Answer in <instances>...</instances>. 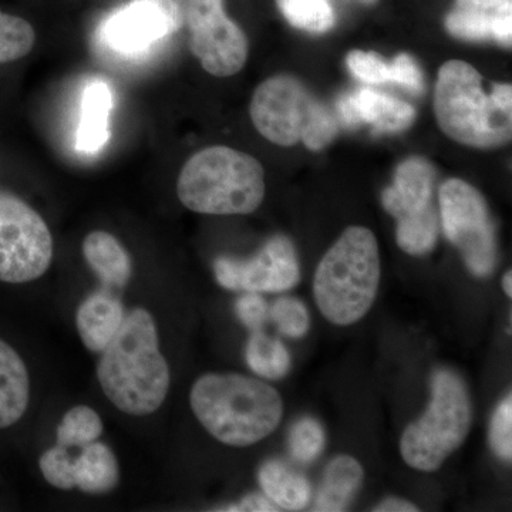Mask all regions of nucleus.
<instances>
[{"label": "nucleus", "instance_id": "obj_1", "mask_svg": "<svg viewBox=\"0 0 512 512\" xmlns=\"http://www.w3.org/2000/svg\"><path fill=\"white\" fill-rule=\"evenodd\" d=\"M97 367L101 389L130 416L157 412L170 389V367L160 352L157 325L146 309L127 313Z\"/></svg>", "mask_w": 512, "mask_h": 512}, {"label": "nucleus", "instance_id": "obj_2", "mask_svg": "<svg viewBox=\"0 0 512 512\" xmlns=\"http://www.w3.org/2000/svg\"><path fill=\"white\" fill-rule=\"evenodd\" d=\"M434 114L444 134L463 146L503 147L512 137V86L483 87V76L464 60L440 67L434 92Z\"/></svg>", "mask_w": 512, "mask_h": 512}, {"label": "nucleus", "instance_id": "obj_3", "mask_svg": "<svg viewBox=\"0 0 512 512\" xmlns=\"http://www.w3.org/2000/svg\"><path fill=\"white\" fill-rule=\"evenodd\" d=\"M191 409L205 430L231 447H249L271 436L284 416L281 394L252 377L210 373L191 389Z\"/></svg>", "mask_w": 512, "mask_h": 512}, {"label": "nucleus", "instance_id": "obj_4", "mask_svg": "<svg viewBox=\"0 0 512 512\" xmlns=\"http://www.w3.org/2000/svg\"><path fill=\"white\" fill-rule=\"evenodd\" d=\"M265 192L262 164L244 151L224 146L195 153L177 181L181 204L198 214H252L264 201Z\"/></svg>", "mask_w": 512, "mask_h": 512}, {"label": "nucleus", "instance_id": "obj_5", "mask_svg": "<svg viewBox=\"0 0 512 512\" xmlns=\"http://www.w3.org/2000/svg\"><path fill=\"white\" fill-rule=\"evenodd\" d=\"M380 274L375 234L365 227H349L316 269L313 295L320 313L333 325L359 322L375 302Z\"/></svg>", "mask_w": 512, "mask_h": 512}, {"label": "nucleus", "instance_id": "obj_6", "mask_svg": "<svg viewBox=\"0 0 512 512\" xmlns=\"http://www.w3.org/2000/svg\"><path fill=\"white\" fill-rule=\"evenodd\" d=\"M249 114L256 131L276 146L303 143L311 151H320L339 133L335 114L288 74H278L256 87Z\"/></svg>", "mask_w": 512, "mask_h": 512}, {"label": "nucleus", "instance_id": "obj_7", "mask_svg": "<svg viewBox=\"0 0 512 512\" xmlns=\"http://www.w3.org/2000/svg\"><path fill=\"white\" fill-rule=\"evenodd\" d=\"M473 421L470 393L454 370L439 369L431 376L427 412L404 430L400 454L414 470L433 473L467 439Z\"/></svg>", "mask_w": 512, "mask_h": 512}, {"label": "nucleus", "instance_id": "obj_8", "mask_svg": "<svg viewBox=\"0 0 512 512\" xmlns=\"http://www.w3.org/2000/svg\"><path fill=\"white\" fill-rule=\"evenodd\" d=\"M437 170L423 157L397 165L393 184L382 194L387 214L397 220L396 241L412 256L430 254L439 239V211L434 205Z\"/></svg>", "mask_w": 512, "mask_h": 512}, {"label": "nucleus", "instance_id": "obj_9", "mask_svg": "<svg viewBox=\"0 0 512 512\" xmlns=\"http://www.w3.org/2000/svg\"><path fill=\"white\" fill-rule=\"evenodd\" d=\"M439 217L448 241L461 252L468 271L487 278L497 266V235L487 202L467 181L450 178L439 190Z\"/></svg>", "mask_w": 512, "mask_h": 512}, {"label": "nucleus", "instance_id": "obj_10", "mask_svg": "<svg viewBox=\"0 0 512 512\" xmlns=\"http://www.w3.org/2000/svg\"><path fill=\"white\" fill-rule=\"evenodd\" d=\"M53 238L45 220L29 204L0 191V281L25 284L46 274Z\"/></svg>", "mask_w": 512, "mask_h": 512}, {"label": "nucleus", "instance_id": "obj_11", "mask_svg": "<svg viewBox=\"0 0 512 512\" xmlns=\"http://www.w3.org/2000/svg\"><path fill=\"white\" fill-rule=\"evenodd\" d=\"M192 55L215 77L235 76L248 60L244 30L229 18L225 0H188L185 23Z\"/></svg>", "mask_w": 512, "mask_h": 512}, {"label": "nucleus", "instance_id": "obj_12", "mask_svg": "<svg viewBox=\"0 0 512 512\" xmlns=\"http://www.w3.org/2000/svg\"><path fill=\"white\" fill-rule=\"evenodd\" d=\"M214 274L229 291L285 292L301 281V266L291 239L275 235L251 259H215Z\"/></svg>", "mask_w": 512, "mask_h": 512}, {"label": "nucleus", "instance_id": "obj_13", "mask_svg": "<svg viewBox=\"0 0 512 512\" xmlns=\"http://www.w3.org/2000/svg\"><path fill=\"white\" fill-rule=\"evenodd\" d=\"M444 25L456 39L511 47L512 0H456Z\"/></svg>", "mask_w": 512, "mask_h": 512}, {"label": "nucleus", "instance_id": "obj_14", "mask_svg": "<svg viewBox=\"0 0 512 512\" xmlns=\"http://www.w3.org/2000/svg\"><path fill=\"white\" fill-rule=\"evenodd\" d=\"M338 109L345 126L369 124L380 133H399L416 120V110L409 103L372 89L346 94L339 100Z\"/></svg>", "mask_w": 512, "mask_h": 512}, {"label": "nucleus", "instance_id": "obj_15", "mask_svg": "<svg viewBox=\"0 0 512 512\" xmlns=\"http://www.w3.org/2000/svg\"><path fill=\"white\" fill-rule=\"evenodd\" d=\"M167 36L163 19L144 0H131L126 8L111 16L106 26L107 42L124 53L140 52Z\"/></svg>", "mask_w": 512, "mask_h": 512}, {"label": "nucleus", "instance_id": "obj_16", "mask_svg": "<svg viewBox=\"0 0 512 512\" xmlns=\"http://www.w3.org/2000/svg\"><path fill=\"white\" fill-rule=\"evenodd\" d=\"M123 303L109 291L94 292L80 303L76 323L80 339L87 349L101 353L126 319Z\"/></svg>", "mask_w": 512, "mask_h": 512}, {"label": "nucleus", "instance_id": "obj_17", "mask_svg": "<svg viewBox=\"0 0 512 512\" xmlns=\"http://www.w3.org/2000/svg\"><path fill=\"white\" fill-rule=\"evenodd\" d=\"M29 373L12 346L0 339V429L22 419L29 404Z\"/></svg>", "mask_w": 512, "mask_h": 512}, {"label": "nucleus", "instance_id": "obj_18", "mask_svg": "<svg viewBox=\"0 0 512 512\" xmlns=\"http://www.w3.org/2000/svg\"><path fill=\"white\" fill-rule=\"evenodd\" d=\"M365 471L356 458L338 456L326 466L316 494L313 511L342 512L348 510L362 487Z\"/></svg>", "mask_w": 512, "mask_h": 512}, {"label": "nucleus", "instance_id": "obj_19", "mask_svg": "<svg viewBox=\"0 0 512 512\" xmlns=\"http://www.w3.org/2000/svg\"><path fill=\"white\" fill-rule=\"evenodd\" d=\"M83 255L107 288H124L130 281V255L109 232L94 231L87 235Z\"/></svg>", "mask_w": 512, "mask_h": 512}, {"label": "nucleus", "instance_id": "obj_20", "mask_svg": "<svg viewBox=\"0 0 512 512\" xmlns=\"http://www.w3.org/2000/svg\"><path fill=\"white\" fill-rule=\"evenodd\" d=\"M258 480L266 497L281 511H302L311 501L309 481L282 461L269 460L262 464Z\"/></svg>", "mask_w": 512, "mask_h": 512}, {"label": "nucleus", "instance_id": "obj_21", "mask_svg": "<svg viewBox=\"0 0 512 512\" xmlns=\"http://www.w3.org/2000/svg\"><path fill=\"white\" fill-rule=\"evenodd\" d=\"M119 480L117 458L110 447L100 441L83 447L82 454L74 460V484L83 493H110L117 487Z\"/></svg>", "mask_w": 512, "mask_h": 512}, {"label": "nucleus", "instance_id": "obj_22", "mask_svg": "<svg viewBox=\"0 0 512 512\" xmlns=\"http://www.w3.org/2000/svg\"><path fill=\"white\" fill-rule=\"evenodd\" d=\"M82 121L77 131V150L99 153L109 141L111 93L104 82H93L84 90Z\"/></svg>", "mask_w": 512, "mask_h": 512}, {"label": "nucleus", "instance_id": "obj_23", "mask_svg": "<svg viewBox=\"0 0 512 512\" xmlns=\"http://www.w3.org/2000/svg\"><path fill=\"white\" fill-rule=\"evenodd\" d=\"M249 369L268 380L284 379L291 370V355L284 343L262 330L252 333L245 348Z\"/></svg>", "mask_w": 512, "mask_h": 512}, {"label": "nucleus", "instance_id": "obj_24", "mask_svg": "<svg viewBox=\"0 0 512 512\" xmlns=\"http://www.w3.org/2000/svg\"><path fill=\"white\" fill-rule=\"evenodd\" d=\"M278 9L293 28L305 32H329L336 23V13L329 0H276Z\"/></svg>", "mask_w": 512, "mask_h": 512}, {"label": "nucleus", "instance_id": "obj_25", "mask_svg": "<svg viewBox=\"0 0 512 512\" xmlns=\"http://www.w3.org/2000/svg\"><path fill=\"white\" fill-rule=\"evenodd\" d=\"M103 421L87 406H76L66 413L57 427V444L62 447H86L99 440Z\"/></svg>", "mask_w": 512, "mask_h": 512}, {"label": "nucleus", "instance_id": "obj_26", "mask_svg": "<svg viewBox=\"0 0 512 512\" xmlns=\"http://www.w3.org/2000/svg\"><path fill=\"white\" fill-rule=\"evenodd\" d=\"M35 43L36 32L32 23L0 9V64L28 56Z\"/></svg>", "mask_w": 512, "mask_h": 512}, {"label": "nucleus", "instance_id": "obj_27", "mask_svg": "<svg viewBox=\"0 0 512 512\" xmlns=\"http://www.w3.org/2000/svg\"><path fill=\"white\" fill-rule=\"evenodd\" d=\"M326 436L322 424L312 417H302L289 430L288 446L292 457L301 463H312L322 454Z\"/></svg>", "mask_w": 512, "mask_h": 512}, {"label": "nucleus", "instance_id": "obj_28", "mask_svg": "<svg viewBox=\"0 0 512 512\" xmlns=\"http://www.w3.org/2000/svg\"><path fill=\"white\" fill-rule=\"evenodd\" d=\"M276 328L288 338L299 339L311 328V315L299 299H278L269 311Z\"/></svg>", "mask_w": 512, "mask_h": 512}, {"label": "nucleus", "instance_id": "obj_29", "mask_svg": "<svg viewBox=\"0 0 512 512\" xmlns=\"http://www.w3.org/2000/svg\"><path fill=\"white\" fill-rule=\"evenodd\" d=\"M40 470L47 483L59 490H72L74 484V460L66 447L59 446L47 450L39 461Z\"/></svg>", "mask_w": 512, "mask_h": 512}, {"label": "nucleus", "instance_id": "obj_30", "mask_svg": "<svg viewBox=\"0 0 512 512\" xmlns=\"http://www.w3.org/2000/svg\"><path fill=\"white\" fill-rule=\"evenodd\" d=\"M490 444L495 456L505 463L512 460V396L498 404L490 424Z\"/></svg>", "mask_w": 512, "mask_h": 512}, {"label": "nucleus", "instance_id": "obj_31", "mask_svg": "<svg viewBox=\"0 0 512 512\" xmlns=\"http://www.w3.org/2000/svg\"><path fill=\"white\" fill-rule=\"evenodd\" d=\"M346 64L360 82L367 84L390 82V63H387L379 53L352 50L346 57Z\"/></svg>", "mask_w": 512, "mask_h": 512}, {"label": "nucleus", "instance_id": "obj_32", "mask_svg": "<svg viewBox=\"0 0 512 512\" xmlns=\"http://www.w3.org/2000/svg\"><path fill=\"white\" fill-rule=\"evenodd\" d=\"M390 83L399 84L410 92H424V76L412 56L400 53L390 62Z\"/></svg>", "mask_w": 512, "mask_h": 512}, {"label": "nucleus", "instance_id": "obj_33", "mask_svg": "<svg viewBox=\"0 0 512 512\" xmlns=\"http://www.w3.org/2000/svg\"><path fill=\"white\" fill-rule=\"evenodd\" d=\"M235 312L245 328L252 333L264 329L269 318V308L258 292H247L235 303Z\"/></svg>", "mask_w": 512, "mask_h": 512}, {"label": "nucleus", "instance_id": "obj_34", "mask_svg": "<svg viewBox=\"0 0 512 512\" xmlns=\"http://www.w3.org/2000/svg\"><path fill=\"white\" fill-rule=\"evenodd\" d=\"M157 10L163 19L168 36L174 35L183 28L185 23V10L188 0H144Z\"/></svg>", "mask_w": 512, "mask_h": 512}, {"label": "nucleus", "instance_id": "obj_35", "mask_svg": "<svg viewBox=\"0 0 512 512\" xmlns=\"http://www.w3.org/2000/svg\"><path fill=\"white\" fill-rule=\"evenodd\" d=\"M221 511L231 512H274L279 510L278 505L266 497L265 494L252 493L242 498L237 504L228 505L227 508H221Z\"/></svg>", "mask_w": 512, "mask_h": 512}, {"label": "nucleus", "instance_id": "obj_36", "mask_svg": "<svg viewBox=\"0 0 512 512\" xmlns=\"http://www.w3.org/2000/svg\"><path fill=\"white\" fill-rule=\"evenodd\" d=\"M376 512H414L419 511L416 505L409 503V501L402 500V498L390 497L382 501L375 508Z\"/></svg>", "mask_w": 512, "mask_h": 512}, {"label": "nucleus", "instance_id": "obj_37", "mask_svg": "<svg viewBox=\"0 0 512 512\" xmlns=\"http://www.w3.org/2000/svg\"><path fill=\"white\" fill-rule=\"evenodd\" d=\"M503 289L508 298H512V272L508 271L503 278Z\"/></svg>", "mask_w": 512, "mask_h": 512}, {"label": "nucleus", "instance_id": "obj_38", "mask_svg": "<svg viewBox=\"0 0 512 512\" xmlns=\"http://www.w3.org/2000/svg\"><path fill=\"white\" fill-rule=\"evenodd\" d=\"M356 2L363 3V5H375L379 0H356Z\"/></svg>", "mask_w": 512, "mask_h": 512}]
</instances>
